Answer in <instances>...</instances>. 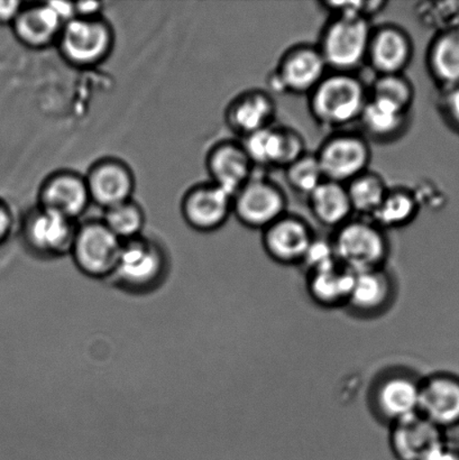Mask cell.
<instances>
[{
	"label": "cell",
	"mask_w": 459,
	"mask_h": 460,
	"mask_svg": "<svg viewBox=\"0 0 459 460\" xmlns=\"http://www.w3.org/2000/svg\"><path fill=\"white\" fill-rule=\"evenodd\" d=\"M330 72L317 44L298 43L283 52L269 72V93L308 96Z\"/></svg>",
	"instance_id": "cell-7"
},
{
	"label": "cell",
	"mask_w": 459,
	"mask_h": 460,
	"mask_svg": "<svg viewBox=\"0 0 459 460\" xmlns=\"http://www.w3.org/2000/svg\"><path fill=\"white\" fill-rule=\"evenodd\" d=\"M123 242L102 219L79 223L70 254L84 273L106 278L115 273Z\"/></svg>",
	"instance_id": "cell-9"
},
{
	"label": "cell",
	"mask_w": 459,
	"mask_h": 460,
	"mask_svg": "<svg viewBox=\"0 0 459 460\" xmlns=\"http://www.w3.org/2000/svg\"><path fill=\"white\" fill-rule=\"evenodd\" d=\"M277 102L268 90L238 93L225 108V123L241 139L276 124Z\"/></svg>",
	"instance_id": "cell-22"
},
{
	"label": "cell",
	"mask_w": 459,
	"mask_h": 460,
	"mask_svg": "<svg viewBox=\"0 0 459 460\" xmlns=\"http://www.w3.org/2000/svg\"><path fill=\"white\" fill-rule=\"evenodd\" d=\"M426 66L431 78L442 90L459 85V29L439 31L427 49Z\"/></svg>",
	"instance_id": "cell-26"
},
{
	"label": "cell",
	"mask_w": 459,
	"mask_h": 460,
	"mask_svg": "<svg viewBox=\"0 0 459 460\" xmlns=\"http://www.w3.org/2000/svg\"><path fill=\"white\" fill-rule=\"evenodd\" d=\"M36 205L79 222L93 205L84 174L71 169L53 171L40 182Z\"/></svg>",
	"instance_id": "cell-16"
},
{
	"label": "cell",
	"mask_w": 459,
	"mask_h": 460,
	"mask_svg": "<svg viewBox=\"0 0 459 460\" xmlns=\"http://www.w3.org/2000/svg\"><path fill=\"white\" fill-rule=\"evenodd\" d=\"M24 4L21 0H0V25L12 26Z\"/></svg>",
	"instance_id": "cell-36"
},
{
	"label": "cell",
	"mask_w": 459,
	"mask_h": 460,
	"mask_svg": "<svg viewBox=\"0 0 459 460\" xmlns=\"http://www.w3.org/2000/svg\"><path fill=\"white\" fill-rule=\"evenodd\" d=\"M359 132L376 144H393L407 134L411 125V111L384 101L368 97L357 121Z\"/></svg>",
	"instance_id": "cell-23"
},
{
	"label": "cell",
	"mask_w": 459,
	"mask_h": 460,
	"mask_svg": "<svg viewBox=\"0 0 459 460\" xmlns=\"http://www.w3.org/2000/svg\"><path fill=\"white\" fill-rule=\"evenodd\" d=\"M389 428V446L397 460H433L448 441L446 431L419 413Z\"/></svg>",
	"instance_id": "cell-18"
},
{
	"label": "cell",
	"mask_w": 459,
	"mask_h": 460,
	"mask_svg": "<svg viewBox=\"0 0 459 460\" xmlns=\"http://www.w3.org/2000/svg\"><path fill=\"white\" fill-rule=\"evenodd\" d=\"M439 110L449 128L459 133V85L443 90Z\"/></svg>",
	"instance_id": "cell-34"
},
{
	"label": "cell",
	"mask_w": 459,
	"mask_h": 460,
	"mask_svg": "<svg viewBox=\"0 0 459 460\" xmlns=\"http://www.w3.org/2000/svg\"><path fill=\"white\" fill-rule=\"evenodd\" d=\"M283 172L291 191L305 198L325 180L316 155L310 152L287 166Z\"/></svg>",
	"instance_id": "cell-32"
},
{
	"label": "cell",
	"mask_w": 459,
	"mask_h": 460,
	"mask_svg": "<svg viewBox=\"0 0 459 460\" xmlns=\"http://www.w3.org/2000/svg\"><path fill=\"white\" fill-rule=\"evenodd\" d=\"M313 218L321 226L335 230L355 217L345 184L323 181L307 197Z\"/></svg>",
	"instance_id": "cell-27"
},
{
	"label": "cell",
	"mask_w": 459,
	"mask_h": 460,
	"mask_svg": "<svg viewBox=\"0 0 459 460\" xmlns=\"http://www.w3.org/2000/svg\"><path fill=\"white\" fill-rule=\"evenodd\" d=\"M305 274V287L314 304L325 309L345 308L353 286L352 270L336 261Z\"/></svg>",
	"instance_id": "cell-25"
},
{
	"label": "cell",
	"mask_w": 459,
	"mask_h": 460,
	"mask_svg": "<svg viewBox=\"0 0 459 460\" xmlns=\"http://www.w3.org/2000/svg\"><path fill=\"white\" fill-rule=\"evenodd\" d=\"M240 141L255 169L285 170L308 152L303 135L290 126L274 124Z\"/></svg>",
	"instance_id": "cell-11"
},
{
	"label": "cell",
	"mask_w": 459,
	"mask_h": 460,
	"mask_svg": "<svg viewBox=\"0 0 459 460\" xmlns=\"http://www.w3.org/2000/svg\"><path fill=\"white\" fill-rule=\"evenodd\" d=\"M368 93L372 98L384 99L408 111H412L416 99L415 85L406 74L375 75L368 84Z\"/></svg>",
	"instance_id": "cell-31"
},
{
	"label": "cell",
	"mask_w": 459,
	"mask_h": 460,
	"mask_svg": "<svg viewBox=\"0 0 459 460\" xmlns=\"http://www.w3.org/2000/svg\"><path fill=\"white\" fill-rule=\"evenodd\" d=\"M209 181L229 195H235L253 177L255 166L241 141L223 139L207 152L205 160Z\"/></svg>",
	"instance_id": "cell-21"
},
{
	"label": "cell",
	"mask_w": 459,
	"mask_h": 460,
	"mask_svg": "<svg viewBox=\"0 0 459 460\" xmlns=\"http://www.w3.org/2000/svg\"><path fill=\"white\" fill-rule=\"evenodd\" d=\"M337 261L354 273L385 268L390 239L371 219L353 217L332 230L330 238Z\"/></svg>",
	"instance_id": "cell-3"
},
{
	"label": "cell",
	"mask_w": 459,
	"mask_h": 460,
	"mask_svg": "<svg viewBox=\"0 0 459 460\" xmlns=\"http://www.w3.org/2000/svg\"><path fill=\"white\" fill-rule=\"evenodd\" d=\"M319 6L331 13V16H357L367 18L372 21V17L380 13L388 6L386 2H321Z\"/></svg>",
	"instance_id": "cell-33"
},
{
	"label": "cell",
	"mask_w": 459,
	"mask_h": 460,
	"mask_svg": "<svg viewBox=\"0 0 459 460\" xmlns=\"http://www.w3.org/2000/svg\"><path fill=\"white\" fill-rule=\"evenodd\" d=\"M260 233L265 254L276 263L285 266L303 264L317 237L307 220L289 211Z\"/></svg>",
	"instance_id": "cell-15"
},
{
	"label": "cell",
	"mask_w": 459,
	"mask_h": 460,
	"mask_svg": "<svg viewBox=\"0 0 459 460\" xmlns=\"http://www.w3.org/2000/svg\"><path fill=\"white\" fill-rule=\"evenodd\" d=\"M49 6L52 8V11L57 13V16L60 18L63 24H66L75 18V3L72 2H47Z\"/></svg>",
	"instance_id": "cell-38"
},
{
	"label": "cell",
	"mask_w": 459,
	"mask_h": 460,
	"mask_svg": "<svg viewBox=\"0 0 459 460\" xmlns=\"http://www.w3.org/2000/svg\"><path fill=\"white\" fill-rule=\"evenodd\" d=\"M79 222L38 205L22 215L21 234L25 245L40 256H62L71 252Z\"/></svg>",
	"instance_id": "cell-10"
},
{
	"label": "cell",
	"mask_w": 459,
	"mask_h": 460,
	"mask_svg": "<svg viewBox=\"0 0 459 460\" xmlns=\"http://www.w3.org/2000/svg\"><path fill=\"white\" fill-rule=\"evenodd\" d=\"M420 208L421 202L415 189L404 186L390 187L384 200L371 220L385 232L402 229L415 222Z\"/></svg>",
	"instance_id": "cell-28"
},
{
	"label": "cell",
	"mask_w": 459,
	"mask_h": 460,
	"mask_svg": "<svg viewBox=\"0 0 459 460\" xmlns=\"http://www.w3.org/2000/svg\"><path fill=\"white\" fill-rule=\"evenodd\" d=\"M92 204L107 210L134 199L137 178L128 162L103 156L93 162L84 174Z\"/></svg>",
	"instance_id": "cell-13"
},
{
	"label": "cell",
	"mask_w": 459,
	"mask_h": 460,
	"mask_svg": "<svg viewBox=\"0 0 459 460\" xmlns=\"http://www.w3.org/2000/svg\"><path fill=\"white\" fill-rule=\"evenodd\" d=\"M287 213V193L264 175L254 173L233 196V216L245 228L262 232Z\"/></svg>",
	"instance_id": "cell-8"
},
{
	"label": "cell",
	"mask_w": 459,
	"mask_h": 460,
	"mask_svg": "<svg viewBox=\"0 0 459 460\" xmlns=\"http://www.w3.org/2000/svg\"><path fill=\"white\" fill-rule=\"evenodd\" d=\"M397 296V282L388 269L354 274L352 290L345 308L359 318L379 317L389 310Z\"/></svg>",
	"instance_id": "cell-20"
},
{
	"label": "cell",
	"mask_w": 459,
	"mask_h": 460,
	"mask_svg": "<svg viewBox=\"0 0 459 460\" xmlns=\"http://www.w3.org/2000/svg\"><path fill=\"white\" fill-rule=\"evenodd\" d=\"M420 385L421 377L410 369H385L368 394L373 414L390 427L419 413Z\"/></svg>",
	"instance_id": "cell-5"
},
{
	"label": "cell",
	"mask_w": 459,
	"mask_h": 460,
	"mask_svg": "<svg viewBox=\"0 0 459 460\" xmlns=\"http://www.w3.org/2000/svg\"><path fill=\"white\" fill-rule=\"evenodd\" d=\"M63 25L48 3H25L11 27L22 47L43 51L56 47Z\"/></svg>",
	"instance_id": "cell-24"
},
{
	"label": "cell",
	"mask_w": 459,
	"mask_h": 460,
	"mask_svg": "<svg viewBox=\"0 0 459 460\" xmlns=\"http://www.w3.org/2000/svg\"><path fill=\"white\" fill-rule=\"evenodd\" d=\"M419 414L447 431L459 427V376L437 371L421 377Z\"/></svg>",
	"instance_id": "cell-19"
},
{
	"label": "cell",
	"mask_w": 459,
	"mask_h": 460,
	"mask_svg": "<svg viewBox=\"0 0 459 460\" xmlns=\"http://www.w3.org/2000/svg\"><path fill=\"white\" fill-rule=\"evenodd\" d=\"M433 460H459V446L447 441V444L439 450Z\"/></svg>",
	"instance_id": "cell-39"
},
{
	"label": "cell",
	"mask_w": 459,
	"mask_h": 460,
	"mask_svg": "<svg viewBox=\"0 0 459 460\" xmlns=\"http://www.w3.org/2000/svg\"><path fill=\"white\" fill-rule=\"evenodd\" d=\"M165 265L161 243L141 234L123 242L114 274L126 288L144 290L160 281Z\"/></svg>",
	"instance_id": "cell-12"
},
{
	"label": "cell",
	"mask_w": 459,
	"mask_h": 460,
	"mask_svg": "<svg viewBox=\"0 0 459 460\" xmlns=\"http://www.w3.org/2000/svg\"><path fill=\"white\" fill-rule=\"evenodd\" d=\"M345 186L355 217L367 219L375 216L390 189L385 179L371 169Z\"/></svg>",
	"instance_id": "cell-29"
},
{
	"label": "cell",
	"mask_w": 459,
	"mask_h": 460,
	"mask_svg": "<svg viewBox=\"0 0 459 460\" xmlns=\"http://www.w3.org/2000/svg\"><path fill=\"white\" fill-rule=\"evenodd\" d=\"M15 226V218L11 207L0 198V246L8 241Z\"/></svg>",
	"instance_id": "cell-35"
},
{
	"label": "cell",
	"mask_w": 459,
	"mask_h": 460,
	"mask_svg": "<svg viewBox=\"0 0 459 460\" xmlns=\"http://www.w3.org/2000/svg\"><path fill=\"white\" fill-rule=\"evenodd\" d=\"M180 211L196 232H217L233 216V196L210 181L193 184L184 192Z\"/></svg>",
	"instance_id": "cell-14"
},
{
	"label": "cell",
	"mask_w": 459,
	"mask_h": 460,
	"mask_svg": "<svg viewBox=\"0 0 459 460\" xmlns=\"http://www.w3.org/2000/svg\"><path fill=\"white\" fill-rule=\"evenodd\" d=\"M116 43L114 27L105 16L80 18L63 25L57 42L63 61L75 69H93L111 56Z\"/></svg>",
	"instance_id": "cell-4"
},
{
	"label": "cell",
	"mask_w": 459,
	"mask_h": 460,
	"mask_svg": "<svg viewBox=\"0 0 459 460\" xmlns=\"http://www.w3.org/2000/svg\"><path fill=\"white\" fill-rule=\"evenodd\" d=\"M102 220L116 237L125 242L143 234L146 215L143 207L132 199L103 210Z\"/></svg>",
	"instance_id": "cell-30"
},
{
	"label": "cell",
	"mask_w": 459,
	"mask_h": 460,
	"mask_svg": "<svg viewBox=\"0 0 459 460\" xmlns=\"http://www.w3.org/2000/svg\"><path fill=\"white\" fill-rule=\"evenodd\" d=\"M75 17L97 18L103 16V3L78 2L75 3Z\"/></svg>",
	"instance_id": "cell-37"
},
{
	"label": "cell",
	"mask_w": 459,
	"mask_h": 460,
	"mask_svg": "<svg viewBox=\"0 0 459 460\" xmlns=\"http://www.w3.org/2000/svg\"><path fill=\"white\" fill-rule=\"evenodd\" d=\"M368 97V84L359 74L330 71L307 96L309 114L331 133L349 129L357 124Z\"/></svg>",
	"instance_id": "cell-1"
},
{
	"label": "cell",
	"mask_w": 459,
	"mask_h": 460,
	"mask_svg": "<svg viewBox=\"0 0 459 460\" xmlns=\"http://www.w3.org/2000/svg\"><path fill=\"white\" fill-rule=\"evenodd\" d=\"M415 56V43L402 26L394 22L373 26L366 66L375 75L406 74Z\"/></svg>",
	"instance_id": "cell-17"
},
{
	"label": "cell",
	"mask_w": 459,
	"mask_h": 460,
	"mask_svg": "<svg viewBox=\"0 0 459 460\" xmlns=\"http://www.w3.org/2000/svg\"><path fill=\"white\" fill-rule=\"evenodd\" d=\"M373 26L364 17L331 16L316 43L328 69L358 74L366 66Z\"/></svg>",
	"instance_id": "cell-2"
},
{
	"label": "cell",
	"mask_w": 459,
	"mask_h": 460,
	"mask_svg": "<svg viewBox=\"0 0 459 460\" xmlns=\"http://www.w3.org/2000/svg\"><path fill=\"white\" fill-rule=\"evenodd\" d=\"M314 155L325 180L348 184L370 170L372 144L359 130H337L323 139Z\"/></svg>",
	"instance_id": "cell-6"
}]
</instances>
